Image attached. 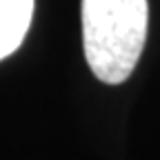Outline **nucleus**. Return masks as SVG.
Listing matches in <instances>:
<instances>
[{
    "label": "nucleus",
    "mask_w": 160,
    "mask_h": 160,
    "mask_svg": "<svg viewBox=\"0 0 160 160\" xmlns=\"http://www.w3.org/2000/svg\"><path fill=\"white\" fill-rule=\"evenodd\" d=\"M82 47L100 82L120 85L133 73L147 40V0H82Z\"/></svg>",
    "instance_id": "f257e3e1"
},
{
    "label": "nucleus",
    "mask_w": 160,
    "mask_h": 160,
    "mask_svg": "<svg viewBox=\"0 0 160 160\" xmlns=\"http://www.w3.org/2000/svg\"><path fill=\"white\" fill-rule=\"evenodd\" d=\"M31 16L33 0H0V60L20 47Z\"/></svg>",
    "instance_id": "f03ea898"
}]
</instances>
